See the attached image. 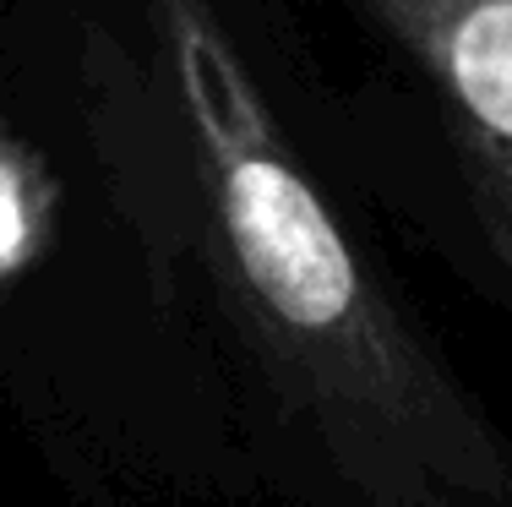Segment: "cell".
Wrapping results in <instances>:
<instances>
[{
  "label": "cell",
  "instance_id": "6da1fadb",
  "mask_svg": "<svg viewBox=\"0 0 512 507\" xmlns=\"http://www.w3.org/2000/svg\"><path fill=\"white\" fill-rule=\"evenodd\" d=\"M213 268L311 453L360 507H512V448L409 333L207 0H148Z\"/></svg>",
  "mask_w": 512,
  "mask_h": 507
},
{
  "label": "cell",
  "instance_id": "7a4b0ae2",
  "mask_svg": "<svg viewBox=\"0 0 512 507\" xmlns=\"http://www.w3.org/2000/svg\"><path fill=\"white\" fill-rule=\"evenodd\" d=\"M431 82L491 251L512 273V0H360Z\"/></svg>",
  "mask_w": 512,
  "mask_h": 507
},
{
  "label": "cell",
  "instance_id": "3957f363",
  "mask_svg": "<svg viewBox=\"0 0 512 507\" xmlns=\"http://www.w3.org/2000/svg\"><path fill=\"white\" fill-rule=\"evenodd\" d=\"M33 240V175L22 153L0 137V268L22 257Z\"/></svg>",
  "mask_w": 512,
  "mask_h": 507
}]
</instances>
